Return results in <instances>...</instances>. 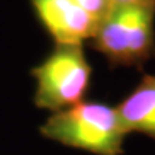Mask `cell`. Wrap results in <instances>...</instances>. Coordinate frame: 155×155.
I'll return each instance as SVG.
<instances>
[{
    "mask_svg": "<svg viewBox=\"0 0 155 155\" xmlns=\"http://www.w3.org/2000/svg\"><path fill=\"white\" fill-rule=\"evenodd\" d=\"M39 131L46 139L94 155H122L127 135L115 106L98 101L55 112Z\"/></svg>",
    "mask_w": 155,
    "mask_h": 155,
    "instance_id": "6da1fadb",
    "label": "cell"
},
{
    "mask_svg": "<svg viewBox=\"0 0 155 155\" xmlns=\"http://www.w3.org/2000/svg\"><path fill=\"white\" fill-rule=\"evenodd\" d=\"M155 9L147 6H112L91 39V46L106 58L111 68L142 71L155 56Z\"/></svg>",
    "mask_w": 155,
    "mask_h": 155,
    "instance_id": "7a4b0ae2",
    "label": "cell"
},
{
    "mask_svg": "<svg viewBox=\"0 0 155 155\" xmlns=\"http://www.w3.org/2000/svg\"><path fill=\"white\" fill-rule=\"evenodd\" d=\"M30 75L36 81L35 105L55 114L85 101L92 66L81 43H62L55 45L49 55L32 68Z\"/></svg>",
    "mask_w": 155,
    "mask_h": 155,
    "instance_id": "3957f363",
    "label": "cell"
},
{
    "mask_svg": "<svg viewBox=\"0 0 155 155\" xmlns=\"http://www.w3.org/2000/svg\"><path fill=\"white\" fill-rule=\"evenodd\" d=\"M35 16L55 45L91 40L99 22L69 0H30Z\"/></svg>",
    "mask_w": 155,
    "mask_h": 155,
    "instance_id": "277c9868",
    "label": "cell"
},
{
    "mask_svg": "<svg viewBox=\"0 0 155 155\" xmlns=\"http://www.w3.org/2000/svg\"><path fill=\"white\" fill-rule=\"evenodd\" d=\"M115 108L127 134L138 132L155 139V75H144Z\"/></svg>",
    "mask_w": 155,
    "mask_h": 155,
    "instance_id": "5b68a950",
    "label": "cell"
},
{
    "mask_svg": "<svg viewBox=\"0 0 155 155\" xmlns=\"http://www.w3.org/2000/svg\"><path fill=\"white\" fill-rule=\"evenodd\" d=\"M69 2L82 7L83 10L88 12L91 16H94L98 22H101L112 9L111 0H69Z\"/></svg>",
    "mask_w": 155,
    "mask_h": 155,
    "instance_id": "8992f818",
    "label": "cell"
},
{
    "mask_svg": "<svg viewBox=\"0 0 155 155\" xmlns=\"http://www.w3.org/2000/svg\"><path fill=\"white\" fill-rule=\"evenodd\" d=\"M112 6H147V7H154L155 0H111Z\"/></svg>",
    "mask_w": 155,
    "mask_h": 155,
    "instance_id": "52a82bcc",
    "label": "cell"
}]
</instances>
